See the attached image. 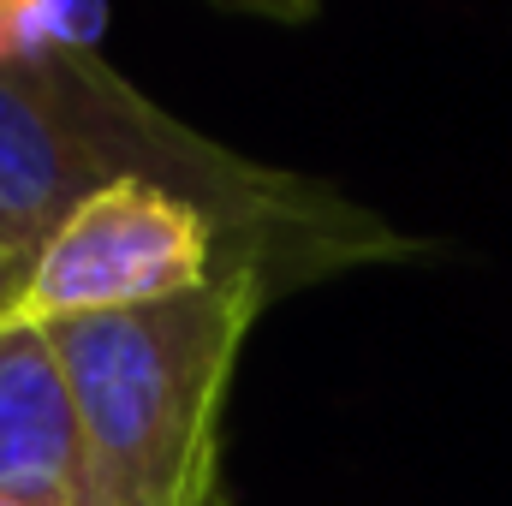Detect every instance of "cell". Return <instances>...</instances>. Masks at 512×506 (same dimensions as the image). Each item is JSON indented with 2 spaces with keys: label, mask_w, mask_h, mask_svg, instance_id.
Here are the masks:
<instances>
[{
  "label": "cell",
  "mask_w": 512,
  "mask_h": 506,
  "mask_svg": "<svg viewBox=\"0 0 512 506\" xmlns=\"http://www.w3.org/2000/svg\"><path fill=\"white\" fill-rule=\"evenodd\" d=\"M268 298V280L221 274L155 310L48 328L78 399L96 506H233L221 489V405Z\"/></svg>",
  "instance_id": "6da1fadb"
},
{
  "label": "cell",
  "mask_w": 512,
  "mask_h": 506,
  "mask_svg": "<svg viewBox=\"0 0 512 506\" xmlns=\"http://www.w3.org/2000/svg\"><path fill=\"white\" fill-rule=\"evenodd\" d=\"M233 274L215 221L143 179L96 191L30 268V286L12 316L24 322H78V316H126L191 298Z\"/></svg>",
  "instance_id": "7a4b0ae2"
},
{
  "label": "cell",
  "mask_w": 512,
  "mask_h": 506,
  "mask_svg": "<svg viewBox=\"0 0 512 506\" xmlns=\"http://www.w3.org/2000/svg\"><path fill=\"white\" fill-rule=\"evenodd\" d=\"M0 506H96L66 364L42 322H0Z\"/></svg>",
  "instance_id": "3957f363"
},
{
  "label": "cell",
  "mask_w": 512,
  "mask_h": 506,
  "mask_svg": "<svg viewBox=\"0 0 512 506\" xmlns=\"http://www.w3.org/2000/svg\"><path fill=\"white\" fill-rule=\"evenodd\" d=\"M108 185L120 179L84 137H72L24 84L0 78V227L24 251H42Z\"/></svg>",
  "instance_id": "277c9868"
},
{
  "label": "cell",
  "mask_w": 512,
  "mask_h": 506,
  "mask_svg": "<svg viewBox=\"0 0 512 506\" xmlns=\"http://www.w3.org/2000/svg\"><path fill=\"white\" fill-rule=\"evenodd\" d=\"M108 12L90 0H0V78L42 72L72 54H102Z\"/></svg>",
  "instance_id": "5b68a950"
},
{
  "label": "cell",
  "mask_w": 512,
  "mask_h": 506,
  "mask_svg": "<svg viewBox=\"0 0 512 506\" xmlns=\"http://www.w3.org/2000/svg\"><path fill=\"white\" fill-rule=\"evenodd\" d=\"M30 268H36V251H24L6 227H0V322L18 310L24 286H30Z\"/></svg>",
  "instance_id": "8992f818"
}]
</instances>
